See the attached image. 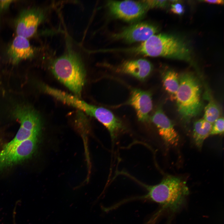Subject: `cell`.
<instances>
[{
  "mask_svg": "<svg viewBox=\"0 0 224 224\" xmlns=\"http://www.w3.org/2000/svg\"><path fill=\"white\" fill-rule=\"evenodd\" d=\"M147 191L146 194L129 198V201L147 200L160 204L162 208L174 212L182 207L189 194L185 182L180 178L169 176L159 183L149 185L138 182Z\"/></svg>",
  "mask_w": 224,
  "mask_h": 224,
  "instance_id": "obj_1",
  "label": "cell"
},
{
  "mask_svg": "<svg viewBox=\"0 0 224 224\" xmlns=\"http://www.w3.org/2000/svg\"><path fill=\"white\" fill-rule=\"evenodd\" d=\"M129 52L153 57L190 62V50L186 43L175 35L161 33L154 35L139 46L128 49Z\"/></svg>",
  "mask_w": 224,
  "mask_h": 224,
  "instance_id": "obj_2",
  "label": "cell"
},
{
  "mask_svg": "<svg viewBox=\"0 0 224 224\" xmlns=\"http://www.w3.org/2000/svg\"><path fill=\"white\" fill-rule=\"evenodd\" d=\"M53 73L75 96H81L86 78L84 65L79 55L70 49L56 59L51 67Z\"/></svg>",
  "mask_w": 224,
  "mask_h": 224,
  "instance_id": "obj_3",
  "label": "cell"
},
{
  "mask_svg": "<svg viewBox=\"0 0 224 224\" xmlns=\"http://www.w3.org/2000/svg\"><path fill=\"white\" fill-rule=\"evenodd\" d=\"M178 111L182 119L188 122L199 114L203 108L201 85L191 72L180 75V85L175 100Z\"/></svg>",
  "mask_w": 224,
  "mask_h": 224,
  "instance_id": "obj_4",
  "label": "cell"
},
{
  "mask_svg": "<svg viewBox=\"0 0 224 224\" xmlns=\"http://www.w3.org/2000/svg\"><path fill=\"white\" fill-rule=\"evenodd\" d=\"M15 117L20 123V128L15 137L7 143L1 150L7 151L35 136H39L41 125L39 115L32 109L25 106L17 107L14 112Z\"/></svg>",
  "mask_w": 224,
  "mask_h": 224,
  "instance_id": "obj_5",
  "label": "cell"
},
{
  "mask_svg": "<svg viewBox=\"0 0 224 224\" xmlns=\"http://www.w3.org/2000/svg\"><path fill=\"white\" fill-rule=\"evenodd\" d=\"M39 136H35L21 143L11 149L0 151V171L22 161L35 152Z\"/></svg>",
  "mask_w": 224,
  "mask_h": 224,
  "instance_id": "obj_6",
  "label": "cell"
},
{
  "mask_svg": "<svg viewBox=\"0 0 224 224\" xmlns=\"http://www.w3.org/2000/svg\"><path fill=\"white\" fill-rule=\"evenodd\" d=\"M106 5L110 13L117 18L127 21L137 20L144 15L147 9L141 1H109Z\"/></svg>",
  "mask_w": 224,
  "mask_h": 224,
  "instance_id": "obj_7",
  "label": "cell"
},
{
  "mask_svg": "<svg viewBox=\"0 0 224 224\" xmlns=\"http://www.w3.org/2000/svg\"><path fill=\"white\" fill-rule=\"evenodd\" d=\"M43 18V14L38 9L31 8L22 10L16 21L15 29L17 35L27 39L33 36Z\"/></svg>",
  "mask_w": 224,
  "mask_h": 224,
  "instance_id": "obj_8",
  "label": "cell"
},
{
  "mask_svg": "<svg viewBox=\"0 0 224 224\" xmlns=\"http://www.w3.org/2000/svg\"><path fill=\"white\" fill-rule=\"evenodd\" d=\"M158 31L155 26L146 22L138 23L126 27L113 35V38L132 43L144 41Z\"/></svg>",
  "mask_w": 224,
  "mask_h": 224,
  "instance_id": "obj_9",
  "label": "cell"
},
{
  "mask_svg": "<svg viewBox=\"0 0 224 224\" xmlns=\"http://www.w3.org/2000/svg\"><path fill=\"white\" fill-rule=\"evenodd\" d=\"M86 113L95 118L106 128L113 141L118 133L124 128L121 121L110 111L105 108L90 105Z\"/></svg>",
  "mask_w": 224,
  "mask_h": 224,
  "instance_id": "obj_10",
  "label": "cell"
},
{
  "mask_svg": "<svg viewBox=\"0 0 224 224\" xmlns=\"http://www.w3.org/2000/svg\"><path fill=\"white\" fill-rule=\"evenodd\" d=\"M127 104L134 108L139 121H148L149 114L153 106L152 94L150 91L137 88L133 89Z\"/></svg>",
  "mask_w": 224,
  "mask_h": 224,
  "instance_id": "obj_11",
  "label": "cell"
},
{
  "mask_svg": "<svg viewBox=\"0 0 224 224\" xmlns=\"http://www.w3.org/2000/svg\"><path fill=\"white\" fill-rule=\"evenodd\" d=\"M151 121L157 127L159 134L164 141L171 145H176L179 140V136L170 120L159 108L150 117Z\"/></svg>",
  "mask_w": 224,
  "mask_h": 224,
  "instance_id": "obj_12",
  "label": "cell"
},
{
  "mask_svg": "<svg viewBox=\"0 0 224 224\" xmlns=\"http://www.w3.org/2000/svg\"><path fill=\"white\" fill-rule=\"evenodd\" d=\"M35 50L28 39L17 35L8 46L7 51V57L14 63L32 57Z\"/></svg>",
  "mask_w": 224,
  "mask_h": 224,
  "instance_id": "obj_13",
  "label": "cell"
},
{
  "mask_svg": "<svg viewBox=\"0 0 224 224\" xmlns=\"http://www.w3.org/2000/svg\"><path fill=\"white\" fill-rule=\"evenodd\" d=\"M152 69L151 63L144 59L125 62L118 68L120 72L142 81H144L149 76Z\"/></svg>",
  "mask_w": 224,
  "mask_h": 224,
  "instance_id": "obj_14",
  "label": "cell"
},
{
  "mask_svg": "<svg viewBox=\"0 0 224 224\" xmlns=\"http://www.w3.org/2000/svg\"><path fill=\"white\" fill-rule=\"evenodd\" d=\"M212 124L204 119L195 121L194 124L193 138L197 147H202L204 140L210 135Z\"/></svg>",
  "mask_w": 224,
  "mask_h": 224,
  "instance_id": "obj_15",
  "label": "cell"
},
{
  "mask_svg": "<svg viewBox=\"0 0 224 224\" xmlns=\"http://www.w3.org/2000/svg\"><path fill=\"white\" fill-rule=\"evenodd\" d=\"M163 86L172 100H175L180 85V75L173 70L169 69L162 75Z\"/></svg>",
  "mask_w": 224,
  "mask_h": 224,
  "instance_id": "obj_16",
  "label": "cell"
},
{
  "mask_svg": "<svg viewBox=\"0 0 224 224\" xmlns=\"http://www.w3.org/2000/svg\"><path fill=\"white\" fill-rule=\"evenodd\" d=\"M209 94L208 91H206L204 97L208 102L204 108L203 119L212 124L220 117L221 111L218 105Z\"/></svg>",
  "mask_w": 224,
  "mask_h": 224,
  "instance_id": "obj_17",
  "label": "cell"
},
{
  "mask_svg": "<svg viewBox=\"0 0 224 224\" xmlns=\"http://www.w3.org/2000/svg\"><path fill=\"white\" fill-rule=\"evenodd\" d=\"M224 118L220 117L212 124L210 135L223 134L224 133Z\"/></svg>",
  "mask_w": 224,
  "mask_h": 224,
  "instance_id": "obj_18",
  "label": "cell"
},
{
  "mask_svg": "<svg viewBox=\"0 0 224 224\" xmlns=\"http://www.w3.org/2000/svg\"><path fill=\"white\" fill-rule=\"evenodd\" d=\"M145 5L147 9L158 8H164L168 4V1L149 0L141 1Z\"/></svg>",
  "mask_w": 224,
  "mask_h": 224,
  "instance_id": "obj_19",
  "label": "cell"
},
{
  "mask_svg": "<svg viewBox=\"0 0 224 224\" xmlns=\"http://www.w3.org/2000/svg\"><path fill=\"white\" fill-rule=\"evenodd\" d=\"M170 10L172 12L178 15L182 14L184 11L183 6L178 2L171 5Z\"/></svg>",
  "mask_w": 224,
  "mask_h": 224,
  "instance_id": "obj_20",
  "label": "cell"
},
{
  "mask_svg": "<svg viewBox=\"0 0 224 224\" xmlns=\"http://www.w3.org/2000/svg\"><path fill=\"white\" fill-rule=\"evenodd\" d=\"M13 1L12 0H0V12L7 9Z\"/></svg>",
  "mask_w": 224,
  "mask_h": 224,
  "instance_id": "obj_21",
  "label": "cell"
},
{
  "mask_svg": "<svg viewBox=\"0 0 224 224\" xmlns=\"http://www.w3.org/2000/svg\"><path fill=\"white\" fill-rule=\"evenodd\" d=\"M203 1L206 2L211 4H224V1L222 0H205Z\"/></svg>",
  "mask_w": 224,
  "mask_h": 224,
  "instance_id": "obj_22",
  "label": "cell"
}]
</instances>
